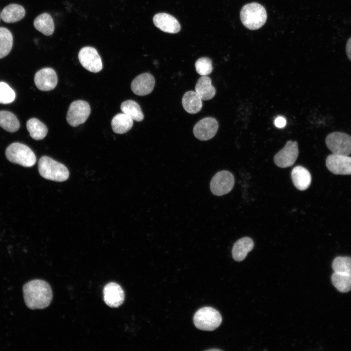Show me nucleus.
<instances>
[{"instance_id":"nucleus-1","label":"nucleus","mask_w":351,"mask_h":351,"mask_svg":"<svg viewBox=\"0 0 351 351\" xmlns=\"http://www.w3.org/2000/svg\"><path fill=\"white\" fill-rule=\"evenodd\" d=\"M22 290L25 304L31 310L47 307L53 298L50 285L42 280L35 279L29 281L24 285Z\"/></svg>"},{"instance_id":"nucleus-2","label":"nucleus","mask_w":351,"mask_h":351,"mask_svg":"<svg viewBox=\"0 0 351 351\" xmlns=\"http://www.w3.org/2000/svg\"><path fill=\"white\" fill-rule=\"evenodd\" d=\"M38 169L42 177L55 181H64L69 176V171L65 165L47 156H43L39 159Z\"/></svg>"},{"instance_id":"nucleus-3","label":"nucleus","mask_w":351,"mask_h":351,"mask_svg":"<svg viewBox=\"0 0 351 351\" xmlns=\"http://www.w3.org/2000/svg\"><path fill=\"white\" fill-rule=\"evenodd\" d=\"M267 17L265 8L256 2L245 5L240 12L242 23L250 30H256L261 27L265 23Z\"/></svg>"},{"instance_id":"nucleus-4","label":"nucleus","mask_w":351,"mask_h":351,"mask_svg":"<svg viewBox=\"0 0 351 351\" xmlns=\"http://www.w3.org/2000/svg\"><path fill=\"white\" fill-rule=\"evenodd\" d=\"M5 156L11 162L25 167H32L36 162V157L32 150L27 145L19 142L8 146L5 150Z\"/></svg>"},{"instance_id":"nucleus-5","label":"nucleus","mask_w":351,"mask_h":351,"mask_svg":"<svg viewBox=\"0 0 351 351\" xmlns=\"http://www.w3.org/2000/svg\"><path fill=\"white\" fill-rule=\"evenodd\" d=\"M194 323L198 329L212 331L218 328L222 322L220 313L215 309L205 307L199 309L195 314Z\"/></svg>"},{"instance_id":"nucleus-6","label":"nucleus","mask_w":351,"mask_h":351,"mask_svg":"<svg viewBox=\"0 0 351 351\" xmlns=\"http://www.w3.org/2000/svg\"><path fill=\"white\" fill-rule=\"evenodd\" d=\"M326 144L334 154L348 156L351 154V136L344 133L335 132L328 135Z\"/></svg>"},{"instance_id":"nucleus-7","label":"nucleus","mask_w":351,"mask_h":351,"mask_svg":"<svg viewBox=\"0 0 351 351\" xmlns=\"http://www.w3.org/2000/svg\"><path fill=\"white\" fill-rule=\"evenodd\" d=\"M91 112L89 103L84 100H78L71 103L68 108L66 120L68 124L74 127L84 123Z\"/></svg>"},{"instance_id":"nucleus-8","label":"nucleus","mask_w":351,"mask_h":351,"mask_svg":"<svg viewBox=\"0 0 351 351\" xmlns=\"http://www.w3.org/2000/svg\"><path fill=\"white\" fill-rule=\"evenodd\" d=\"M234 183L233 174L227 171L217 172L212 178L210 182L212 193L221 196L229 193L233 189Z\"/></svg>"},{"instance_id":"nucleus-9","label":"nucleus","mask_w":351,"mask_h":351,"mask_svg":"<svg viewBox=\"0 0 351 351\" xmlns=\"http://www.w3.org/2000/svg\"><path fill=\"white\" fill-rule=\"evenodd\" d=\"M78 57L80 64L88 71L98 73L102 70L101 58L95 48L90 46L82 48Z\"/></svg>"},{"instance_id":"nucleus-10","label":"nucleus","mask_w":351,"mask_h":351,"mask_svg":"<svg viewBox=\"0 0 351 351\" xmlns=\"http://www.w3.org/2000/svg\"><path fill=\"white\" fill-rule=\"evenodd\" d=\"M298 153L297 142L288 141L284 148L274 156V162L281 168L290 167L295 162Z\"/></svg>"},{"instance_id":"nucleus-11","label":"nucleus","mask_w":351,"mask_h":351,"mask_svg":"<svg viewBox=\"0 0 351 351\" xmlns=\"http://www.w3.org/2000/svg\"><path fill=\"white\" fill-rule=\"evenodd\" d=\"M328 169L335 175H351V157L346 155L332 154L326 160Z\"/></svg>"},{"instance_id":"nucleus-12","label":"nucleus","mask_w":351,"mask_h":351,"mask_svg":"<svg viewBox=\"0 0 351 351\" xmlns=\"http://www.w3.org/2000/svg\"><path fill=\"white\" fill-rule=\"evenodd\" d=\"M218 128L217 120L214 118L208 117L202 119L195 125L193 133L197 139L207 140L215 136Z\"/></svg>"},{"instance_id":"nucleus-13","label":"nucleus","mask_w":351,"mask_h":351,"mask_svg":"<svg viewBox=\"0 0 351 351\" xmlns=\"http://www.w3.org/2000/svg\"><path fill=\"white\" fill-rule=\"evenodd\" d=\"M35 84L42 91L54 89L58 83V77L55 71L51 68H44L38 71L34 77Z\"/></svg>"},{"instance_id":"nucleus-14","label":"nucleus","mask_w":351,"mask_h":351,"mask_svg":"<svg viewBox=\"0 0 351 351\" xmlns=\"http://www.w3.org/2000/svg\"><path fill=\"white\" fill-rule=\"evenodd\" d=\"M103 293L104 302L110 307H118L124 302V291L119 285L115 282L107 284L104 287Z\"/></svg>"},{"instance_id":"nucleus-15","label":"nucleus","mask_w":351,"mask_h":351,"mask_svg":"<svg viewBox=\"0 0 351 351\" xmlns=\"http://www.w3.org/2000/svg\"><path fill=\"white\" fill-rule=\"evenodd\" d=\"M155 80L150 73L140 74L134 79L131 83L132 91L138 96H145L151 93L154 88Z\"/></svg>"},{"instance_id":"nucleus-16","label":"nucleus","mask_w":351,"mask_h":351,"mask_svg":"<svg viewBox=\"0 0 351 351\" xmlns=\"http://www.w3.org/2000/svg\"><path fill=\"white\" fill-rule=\"evenodd\" d=\"M153 22L156 27L164 32L175 34L180 30V25L178 20L167 13L156 14L153 18Z\"/></svg>"},{"instance_id":"nucleus-17","label":"nucleus","mask_w":351,"mask_h":351,"mask_svg":"<svg viewBox=\"0 0 351 351\" xmlns=\"http://www.w3.org/2000/svg\"><path fill=\"white\" fill-rule=\"evenodd\" d=\"M291 176L295 187L300 191L306 190L312 181L311 175L309 171L301 166H297L292 170Z\"/></svg>"},{"instance_id":"nucleus-18","label":"nucleus","mask_w":351,"mask_h":351,"mask_svg":"<svg viewBox=\"0 0 351 351\" xmlns=\"http://www.w3.org/2000/svg\"><path fill=\"white\" fill-rule=\"evenodd\" d=\"M254 243L253 240L249 237H244L238 240L234 245L232 249V256L236 261L243 260L248 253L251 251Z\"/></svg>"},{"instance_id":"nucleus-19","label":"nucleus","mask_w":351,"mask_h":351,"mask_svg":"<svg viewBox=\"0 0 351 351\" xmlns=\"http://www.w3.org/2000/svg\"><path fill=\"white\" fill-rule=\"evenodd\" d=\"M211 81V79L207 76H203L198 79L195 86V92L202 100H209L214 96L215 89L212 85Z\"/></svg>"},{"instance_id":"nucleus-20","label":"nucleus","mask_w":351,"mask_h":351,"mask_svg":"<svg viewBox=\"0 0 351 351\" xmlns=\"http://www.w3.org/2000/svg\"><path fill=\"white\" fill-rule=\"evenodd\" d=\"M25 15V10L23 7L17 4H11L3 8L1 18L5 22L13 23L21 20Z\"/></svg>"},{"instance_id":"nucleus-21","label":"nucleus","mask_w":351,"mask_h":351,"mask_svg":"<svg viewBox=\"0 0 351 351\" xmlns=\"http://www.w3.org/2000/svg\"><path fill=\"white\" fill-rule=\"evenodd\" d=\"M185 110L190 114H195L200 111L202 107V99L198 94L193 91L185 93L182 99Z\"/></svg>"},{"instance_id":"nucleus-22","label":"nucleus","mask_w":351,"mask_h":351,"mask_svg":"<svg viewBox=\"0 0 351 351\" xmlns=\"http://www.w3.org/2000/svg\"><path fill=\"white\" fill-rule=\"evenodd\" d=\"M133 125V120L123 113L115 116L111 121L113 131L118 134L127 132L132 128Z\"/></svg>"},{"instance_id":"nucleus-23","label":"nucleus","mask_w":351,"mask_h":351,"mask_svg":"<svg viewBox=\"0 0 351 351\" xmlns=\"http://www.w3.org/2000/svg\"><path fill=\"white\" fill-rule=\"evenodd\" d=\"M34 25L37 30L45 36H50L54 31L53 20L47 13L39 15L34 21Z\"/></svg>"},{"instance_id":"nucleus-24","label":"nucleus","mask_w":351,"mask_h":351,"mask_svg":"<svg viewBox=\"0 0 351 351\" xmlns=\"http://www.w3.org/2000/svg\"><path fill=\"white\" fill-rule=\"evenodd\" d=\"M26 127L30 136L37 140L43 139L48 132L45 125L36 118L29 119L26 122Z\"/></svg>"},{"instance_id":"nucleus-25","label":"nucleus","mask_w":351,"mask_h":351,"mask_svg":"<svg viewBox=\"0 0 351 351\" xmlns=\"http://www.w3.org/2000/svg\"><path fill=\"white\" fill-rule=\"evenodd\" d=\"M120 109L122 113L130 117L133 120L141 121L144 118V115L139 104L132 100L123 101Z\"/></svg>"},{"instance_id":"nucleus-26","label":"nucleus","mask_w":351,"mask_h":351,"mask_svg":"<svg viewBox=\"0 0 351 351\" xmlns=\"http://www.w3.org/2000/svg\"><path fill=\"white\" fill-rule=\"evenodd\" d=\"M0 126L9 132H15L20 128V122L16 116L7 111H0Z\"/></svg>"},{"instance_id":"nucleus-27","label":"nucleus","mask_w":351,"mask_h":351,"mask_svg":"<svg viewBox=\"0 0 351 351\" xmlns=\"http://www.w3.org/2000/svg\"><path fill=\"white\" fill-rule=\"evenodd\" d=\"M13 36L10 31L4 27H0V58L6 56L13 46Z\"/></svg>"},{"instance_id":"nucleus-28","label":"nucleus","mask_w":351,"mask_h":351,"mask_svg":"<svg viewBox=\"0 0 351 351\" xmlns=\"http://www.w3.org/2000/svg\"><path fill=\"white\" fill-rule=\"evenodd\" d=\"M331 279L333 285L339 292H347L351 290V275L334 272Z\"/></svg>"},{"instance_id":"nucleus-29","label":"nucleus","mask_w":351,"mask_h":351,"mask_svg":"<svg viewBox=\"0 0 351 351\" xmlns=\"http://www.w3.org/2000/svg\"><path fill=\"white\" fill-rule=\"evenodd\" d=\"M332 267L334 272L351 275V258L338 256L333 260Z\"/></svg>"},{"instance_id":"nucleus-30","label":"nucleus","mask_w":351,"mask_h":351,"mask_svg":"<svg viewBox=\"0 0 351 351\" xmlns=\"http://www.w3.org/2000/svg\"><path fill=\"white\" fill-rule=\"evenodd\" d=\"M14 91L5 82H0V103L8 104L15 99Z\"/></svg>"},{"instance_id":"nucleus-31","label":"nucleus","mask_w":351,"mask_h":351,"mask_svg":"<svg viewBox=\"0 0 351 351\" xmlns=\"http://www.w3.org/2000/svg\"><path fill=\"white\" fill-rule=\"evenodd\" d=\"M195 67L197 73L202 76L208 75L213 70L212 60L207 57L197 59L195 62Z\"/></svg>"},{"instance_id":"nucleus-32","label":"nucleus","mask_w":351,"mask_h":351,"mask_svg":"<svg viewBox=\"0 0 351 351\" xmlns=\"http://www.w3.org/2000/svg\"><path fill=\"white\" fill-rule=\"evenodd\" d=\"M286 124V119L282 117H278L274 120V124L278 128H283Z\"/></svg>"},{"instance_id":"nucleus-33","label":"nucleus","mask_w":351,"mask_h":351,"mask_svg":"<svg viewBox=\"0 0 351 351\" xmlns=\"http://www.w3.org/2000/svg\"><path fill=\"white\" fill-rule=\"evenodd\" d=\"M346 52L348 57L351 60V38L347 41L346 45Z\"/></svg>"},{"instance_id":"nucleus-34","label":"nucleus","mask_w":351,"mask_h":351,"mask_svg":"<svg viewBox=\"0 0 351 351\" xmlns=\"http://www.w3.org/2000/svg\"><path fill=\"white\" fill-rule=\"evenodd\" d=\"M210 350V351H212V350H214V351H215V350H218V351H219L220 350H219V349H210V350Z\"/></svg>"},{"instance_id":"nucleus-35","label":"nucleus","mask_w":351,"mask_h":351,"mask_svg":"<svg viewBox=\"0 0 351 351\" xmlns=\"http://www.w3.org/2000/svg\"></svg>"}]
</instances>
